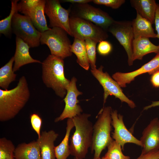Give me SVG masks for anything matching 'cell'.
I'll list each match as a JSON object with an SVG mask.
<instances>
[{
	"label": "cell",
	"mask_w": 159,
	"mask_h": 159,
	"mask_svg": "<svg viewBox=\"0 0 159 159\" xmlns=\"http://www.w3.org/2000/svg\"><path fill=\"white\" fill-rule=\"evenodd\" d=\"M16 49L14 55V64L13 70L14 72L22 66L28 64L37 63L42 64L38 60L34 59L31 56L29 45L20 38L16 37Z\"/></svg>",
	"instance_id": "obj_18"
},
{
	"label": "cell",
	"mask_w": 159,
	"mask_h": 159,
	"mask_svg": "<svg viewBox=\"0 0 159 159\" xmlns=\"http://www.w3.org/2000/svg\"><path fill=\"white\" fill-rule=\"evenodd\" d=\"M87 53L91 69L96 68V46L97 43L90 39L85 40Z\"/></svg>",
	"instance_id": "obj_29"
},
{
	"label": "cell",
	"mask_w": 159,
	"mask_h": 159,
	"mask_svg": "<svg viewBox=\"0 0 159 159\" xmlns=\"http://www.w3.org/2000/svg\"><path fill=\"white\" fill-rule=\"evenodd\" d=\"M143 148L141 154L159 150V119L152 120L144 129L140 140Z\"/></svg>",
	"instance_id": "obj_16"
},
{
	"label": "cell",
	"mask_w": 159,
	"mask_h": 159,
	"mask_svg": "<svg viewBox=\"0 0 159 159\" xmlns=\"http://www.w3.org/2000/svg\"><path fill=\"white\" fill-rule=\"evenodd\" d=\"M65 2H67L72 4H87L92 1L91 0H64L63 1Z\"/></svg>",
	"instance_id": "obj_36"
},
{
	"label": "cell",
	"mask_w": 159,
	"mask_h": 159,
	"mask_svg": "<svg viewBox=\"0 0 159 159\" xmlns=\"http://www.w3.org/2000/svg\"><path fill=\"white\" fill-rule=\"evenodd\" d=\"M90 116L81 113L72 118L75 130L70 138L69 148L70 155L77 159L85 158L92 146L93 125L89 119Z\"/></svg>",
	"instance_id": "obj_2"
},
{
	"label": "cell",
	"mask_w": 159,
	"mask_h": 159,
	"mask_svg": "<svg viewBox=\"0 0 159 159\" xmlns=\"http://www.w3.org/2000/svg\"><path fill=\"white\" fill-rule=\"evenodd\" d=\"M74 159H76V158H74Z\"/></svg>",
	"instance_id": "obj_39"
},
{
	"label": "cell",
	"mask_w": 159,
	"mask_h": 159,
	"mask_svg": "<svg viewBox=\"0 0 159 159\" xmlns=\"http://www.w3.org/2000/svg\"><path fill=\"white\" fill-rule=\"evenodd\" d=\"M98 159H105L104 157H102L101 158H99Z\"/></svg>",
	"instance_id": "obj_38"
},
{
	"label": "cell",
	"mask_w": 159,
	"mask_h": 159,
	"mask_svg": "<svg viewBox=\"0 0 159 159\" xmlns=\"http://www.w3.org/2000/svg\"><path fill=\"white\" fill-rule=\"evenodd\" d=\"M30 97L26 77L22 76L17 86L10 90L0 89V121L14 118L25 106Z\"/></svg>",
	"instance_id": "obj_1"
},
{
	"label": "cell",
	"mask_w": 159,
	"mask_h": 159,
	"mask_svg": "<svg viewBox=\"0 0 159 159\" xmlns=\"http://www.w3.org/2000/svg\"><path fill=\"white\" fill-rule=\"evenodd\" d=\"M154 23L157 32V38H158L159 40V4H158L155 12ZM158 46H159V44Z\"/></svg>",
	"instance_id": "obj_34"
},
{
	"label": "cell",
	"mask_w": 159,
	"mask_h": 159,
	"mask_svg": "<svg viewBox=\"0 0 159 159\" xmlns=\"http://www.w3.org/2000/svg\"><path fill=\"white\" fill-rule=\"evenodd\" d=\"M72 52L77 57V62L83 68L87 70L90 65L87 55L85 40L74 38L71 46Z\"/></svg>",
	"instance_id": "obj_24"
},
{
	"label": "cell",
	"mask_w": 159,
	"mask_h": 159,
	"mask_svg": "<svg viewBox=\"0 0 159 159\" xmlns=\"http://www.w3.org/2000/svg\"><path fill=\"white\" fill-rule=\"evenodd\" d=\"M18 0L11 1V7L9 15L4 19L0 21V33L6 36L10 35L12 32L11 24L14 15L18 12Z\"/></svg>",
	"instance_id": "obj_26"
},
{
	"label": "cell",
	"mask_w": 159,
	"mask_h": 159,
	"mask_svg": "<svg viewBox=\"0 0 159 159\" xmlns=\"http://www.w3.org/2000/svg\"><path fill=\"white\" fill-rule=\"evenodd\" d=\"M150 81L153 86L155 87H159V72L152 74Z\"/></svg>",
	"instance_id": "obj_35"
},
{
	"label": "cell",
	"mask_w": 159,
	"mask_h": 159,
	"mask_svg": "<svg viewBox=\"0 0 159 159\" xmlns=\"http://www.w3.org/2000/svg\"><path fill=\"white\" fill-rule=\"evenodd\" d=\"M132 60H142L145 55L152 53H159V46L153 44L149 38L140 37L134 38L132 43Z\"/></svg>",
	"instance_id": "obj_19"
},
{
	"label": "cell",
	"mask_w": 159,
	"mask_h": 159,
	"mask_svg": "<svg viewBox=\"0 0 159 159\" xmlns=\"http://www.w3.org/2000/svg\"><path fill=\"white\" fill-rule=\"evenodd\" d=\"M74 127V125L72 119L68 118L65 136L60 143L55 147V152L57 159H67L70 155L69 144V136L71 131Z\"/></svg>",
	"instance_id": "obj_23"
},
{
	"label": "cell",
	"mask_w": 159,
	"mask_h": 159,
	"mask_svg": "<svg viewBox=\"0 0 159 159\" xmlns=\"http://www.w3.org/2000/svg\"><path fill=\"white\" fill-rule=\"evenodd\" d=\"M14 57L0 69V87L3 90H7L10 84L14 81L16 75L13 70V65L14 62Z\"/></svg>",
	"instance_id": "obj_25"
},
{
	"label": "cell",
	"mask_w": 159,
	"mask_h": 159,
	"mask_svg": "<svg viewBox=\"0 0 159 159\" xmlns=\"http://www.w3.org/2000/svg\"><path fill=\"white\" fill-rule=\"evenodd\" d=\"M107 151L104 157L105 159H130L124 155L121 146L113 140L107 147Z\"/></svg>",
	"instance_id": "obj_28"
},
{
	"label": "cell",
	"mask_w": 159,
	"mask_h": 159,
	"mask_svg": "<svg viewBox=\"0 0 159 159\" xmlns=\"http://www.w3.org/2000/svg\"><path fill=\"white\" fill-rule=\"evenodd\" d=\"M125 1V0H92V2L95 4L104 5L115 9L119 8Z\"/></svg>",
	"instance_id": "obj_30"
},
{
	"label": "cell",
	"mask_w": 159,
	"mask_h": 159,
	"mask_svg": "<svg viewBox=\"0 0 159 159\" xmlns=\"http://www.w3.org/2000/svg\"><path fill=\"white\" fill-rule=\"evenodd\" d=\"M112 49L111 44L105 40L99 42L97 47L98 53L102 56H106L109 54L112 51Z\"/></svg>",
	"instance_id": "obj_32"
},
{
	"label": "cell",
	"mask_w": 159,
	"mask_h": 159,
	"mask_svg": "<svg viewBox=\"0 0 159 159\" xmlns=\"http://www.w3.org/2000/svg\"><path fill=\"white\" fill-rule=\"evenodd\" d=\"M58 136L53 130L42 132L37 140L40 147L41 159H55L54 142Z\"/></svg>",
	"instance_id": "obj_17"
},
{
	"label": "cell",
	"mask_w": 159,
	"mask_h": 159,
	"mask_svg": "<svg viewBox=\"0 0 159 159\" xmlns=\"http://www.w3.org/2000/svg\"><path fill=\"white\" fill-rule=\"evenodd\" d=\"M44 12L49 19L50 27L61 28L72 37L69 22L70 9L63 7L59 0H47Z\"/></svg>",
	"instance_id": "obj_12"
},
{
	"label": "cell",
	"mask_w": 159,
	"mask_h": 159,
	"mask_svg": "<svg viewBox=\"0 0 159 159\" xmlns=\"http://www.w3.org/2000/svg\"><path fill=\"white\" fill-rule=\"evenodd\" d=\"M67 34L61 28L54 27L42 33L40 43L48 46L51 54L63 60L72 54V44Z\"/></svg>",
	"instance_id": "obj_5"
},
{
	"label": "cell",
	"mask_w": 159,
	"mask_h": 159,
	"mask_svg": "<svg viewBox=\"0 0 159 159\" xmlns=\"http://www.w3.org/2000/svg\"><path fill=\"white\" fill-rule=\"evenodd\" d=\"M15 159H41L40 148L37 140L19 144L14 152Z\"/></svg>",
	"instance_id": "obj_22"
},
{
	"label": "cell",
	"mask_w": 159,
	"mask_h": 159,
	"mask_svg": "<svg viewBox=\"0 0 159 159\" xmlns=\"http://www.w3.org/2000/svg\"><path fill=\"white\" fill-rule=\"evenodd\" d=\"M41 64L44 83L52 89L57 95L64 98L70 81L65 76L63 60L50 54Z\"/></svg>",
	"instance_id": "obj_3"
},
{
	"label": "cell",
	"mask_w": 159,
	"mask_h": 159,
	"mask_svg": "<svg viewBox=\"0 0 159 159\" xmlns=\"http://www.w3.org/2000/svg\"><path fill=\"white\" fill-rule=\"evenodd\" d=\"M158 72H159V53L156 54L150 61L138 69L129 72H116L112 75V77L121 87H125L126 86V84H130L138 76L147 73L152 75Z\"/></svg>",
	"instance_id": "obj_15"
},
{
	"label": "cell",
	"mask_w": 159,
	"mask_h": 159,
	"mask_svg": "<svg viewBox=\"0 0 159 159\" xmlns=\"http://www.w3.org/2000/svg\"><path fill=\"white\" fill-rule=\"evenodd\" d=\"M46 0H22L18 4V11L28 17L35 27L42 33L50 29L45 16Z\"/></svg>",
	"instance_id": "obj_8"
},
{
	"label": "cell",
	"mask_w": 159,
	"mask_h": 159,
	"mask_svg": "<svg viewBox=\"0 0 159 159\" xmlns=\"http://www.w3.org/2000/svg\"><path fill=\"white\" fill-rule=\"evenodd\" d=\"M159 106V101H152V103L150 105L145 107L143 110H147L152 107Z\"/></svg>",
	"instance_id": "obj_37"
},
{
	"label": "cell",
	"mask_w": 159,
	"mask_h": 159,
	"mask_svg": "<svg viewBox=\"0 0 159 159\" xmlns=\"http://www.w3.org/2000/svg\"><path fill=\"white\" fill-rule=\"evenodd\" d=\"M112 108L103 107L97 117V121L93 125L92 143L90 148L94 152L93 159H98L102 151L113 140L110 136L112 130Z\"/></svg>",
	"instance_id": "obj_4"
},
{
	"label": "cell",
	"mask_w": 159,
	"mask_h": 159,
	"mask_svg": "<svg viewBox=\"0 0 159 159\" xmlns=\"http://www.w3.org/2000/svg\"><path fill=\"white\" fill-rule=\"evenodd\" d=\"M107 30L118 41L125 49L129 66L132 65V43L134 36L132 21H114Z\"/></svg>",
	"instance_id": "obj_11"
},
{
	"label": "cell",
	"mask_w": 159,
	"mask_h": 159,
	"mask_svg": "<svg viewBox=\"0 0 159 159\" xmlns=\"http://www.w3.org/2000/svg\"><path fill=\"white\" fill-rule=\"evenodd\" d=\"M77 81L75 77H72L70 80L67 89L66 95L64 99L65 103L64 108L59 116L55 119V122L62 121L66 118L72 119L82 112L81 107L78 104L79 101L77 99L78 96L82 93L77 87Z\"/></svg>",
	"instance_id": "obj_13"
},
{
	"label": "cell",
	"mask_w": 159,
	"mask_h": 159,
	"mask_svg": "<svg viewBox=\"0 0 159 159\" xmlns=\"http://www.w3.org/2000/svg\"><path fill=\"white\" fill-rule=\"evenodd\" d=\"M74 6L70 10L72 16L89 21L106 31L115 21L107 12L88 3Z\"/></svg>",
	"instance_id": "obj_9"
},
{
	"label": "cell",
	"mask_w": 159,
	"mask_h": 159,
	"mask_svg": "<svg viewBox=\"0 0 159 159\" xmlns=\"http://www.w3.org/2000/svg\"><path fill=\"white\" fill-rule=\"evenodd\" d=\"M131 6L143 18L152 24L154 22L157 4L155 0H131Z\"/></svg>",
	"instance_id": "obj_20"
},
{
	"label": "cell",
	"mask_w": 159,
	"mask_h": 159,
	"mask_svg": "<svg viewBox=\"0 0 159 159\" xmlns=\"http://www.w3.org/2000/svg\"><path fill=\"white\" fill-rule=\"evenodd\" d=\"M69 22L72 37L74 38L90 39L98 43L108 37L106 30L89 21L71 16Z\"/></svg>",
	"instance_id": "obj_6"
},
{
	"label": "cell",
	"mask_w": 159,
	"mask_h": 159,
	"mask_svg": "<svg viewBox=\"0 0 159 159\" xmlns=\"http://www.w3.org/2000/svg\"><path fill=\"white\" fill-rule=\"evenodd\" d=\"M16 148L12 142L5 137L0 139V159H15Z\"/></svg>",
	"instance_id": "obj_27"
},
{
	"label": "cell",
	"mask_w": 159,
	"mask_h": 159,
	"mask_svg": "<svg viewBox=\"0 0 159 159\" xmlns=\"http://www.w3.org/2000/svg\"><path fill=\"white\" fill-rule=\"evenodd\" d=\"M136 159H159V150H153L146 153H141Z\"/></svg>",
	"instance_id": "obj_33"
},
{
	"label": "cell",
	"mask_w": 159,
	"mask_h": 159,
	"mask_svg": "<svg viewBox=\"0 0 159 159\" xmlns=\"http://www.w3.org/2000/svg\"><path fill=\"white\" fill-rule=\"evenodd\" d=\"M111 116V125L114 128L112 133V138L121 146L124 149L125 145L127 143L135 144L142 147V145L140 140L135 137L127 129L123 120V115L118 114L117 111H112Z\"/></svg>",
	"instance_id": "obj_14"
},
{
	"label": "cell",
	"mask_w": 159,
	"mask_h": 159,
	"mask_svg": "<svg viewBox=\"0 0 159 159\" xmlns=\"http://www.w3.org/2000/svg\"><path fill=\"white\" fill-rule=\"evenodd\" d=\"M30 118L32 129L37 134L38 138H39L41 134L40 130L42 125V119L36 113L31 114Z\"/></svg>",
	"instance_id": "obj_31"
},
{
	"label": "cell",
	"mask_w": 159,
	"mask_h": 159,
	"mask_svg": "<svg viewBox=\"0 0 159 159\" xmlns=\"http://www.w3.org/2000/svg\"><path fill=\"white\" fill-rule=\"evenodd\" d=\"M11 28L16 37L23 40L30 48L39 46L42 33L36 29L27 16L16 13L13 18Z\"/></svg>",
	"instance_id": "obj_7"
},
{
	"label": "cell",
	"mask_w": 159,
	"mask_h": 159,
	"mask_svg": "<svg viewBox=\"0 0 159 159\" xmlns=\"http://www.w3.org/2000/svg\"><path fill=\"white\" fill-rule=\"evenodd\" d=\"M134 39L140 37L157 38L152 24L137 13L136 16L132 21Z\"/></svg>",
	"instance_id": "obj_21"
},
{
	"label": "cell",
	"mask_w": 159,
	"mask_h": 159,
	"mask_svg": "<svg viewBox=\"0 0 159 159\" xmlns=\"http://www.w3.org/2000/svg\"><path fill=\"white\" fill-rule=\"evenodd\" d=\"M103 68L101 65L98 69H91V71L103 88L104 106L108 96L113 95L119 99L122 102L127 103L131 108H134L136 106L134 102L126 96L118 83L107 72H103Z\"/></svg>",
	"instance_id": "obj_10"
}]
</instances>
